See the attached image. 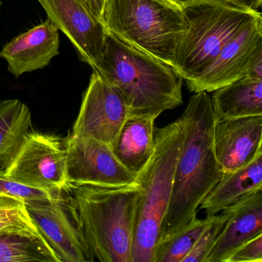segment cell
Segmentation results:
<instances>
[{"instance_id":"6da1fadb","label":"cell","mask_w":262,"mask_h":262,"mask_svg":"<svg viewBox=\"0 0 262 262\" xmlns=\"http://www.w3.org/2000/svg\"><path fill=\"white\" fill-rule=\"evenodd\" d=\"M207 93L200 92L191 96L180 117L183 142L159 240L195 219L198 208L223 174L214 155L215 119L211 98Z\"/></svg>"},{"instance_id":"7a4b0ae2","label":"cell","mask_w":262,"mask_h":262,"mask_svg":"<svg viewBox=\"0 0 262 262\" xmlns=\"http://www.w3.org/2000/svg\"><path fill=\"white\" fill-rule=\"evenodd\" d=\"M93 70L120 92L128 116L155 118L183 103L182 80L168 64L107 31Z\"/></svg>"},{"instance_id":"3957f363","label":"cell","mask_w":262,"mask_h":262,"mask_svg":"<svg viewBox=\"0 0 262 262\" xmlns=\"http://www.w3.org/2000/svg\"><path fill=\"white\" fill-rule=\"evenodd\" d=\"M85 239L95 260L132 262L141 188L71 185Z\"/></svg>"},{"instance_id":"277c9868","label":"cell","mask_w":262,"mask_h":262,"mask_svg":"<svg viewBox=\"0 0 262 262\" xmlns=\"http://www.w3.org/2000/svg\"><path fill=\"white\" fill-rule=\"evenodd\" d=\"M154 139L151 158L136 176L141 194L135 225L132 262H154L183 142L182 119L179 118L155 130Z\"/></svg>"},{"instance_id":"5b68a950","label":"cell","mask_w":262,"mask_h":262,"mask_svg":"<svg viewBox=\"0 0 262 262\" xmlns=\"http://www.w3.org/2000/svg\"><path fill=\"white\" fill-rule=\"evenodd\" d=\"M182 10L186 29L176 47L172 68L188 88L202 78L230 39L261 16L260 12L211 0H195Z\"/></svg>"},{"instance_id":"8992f818","label":"cell","mask_w":262,"mask_h":262,"mask_svg":"<svg viewBox=\"0 0 262 262\" xmlns=\"http://www.w3.org/2000/svg\"><path fill=\"white\" fill-rule=\"evenodd\" d=\"M102 22L116 37L171 67L186 29L182 8L168 0H106Z\"/></svg>"},{"instance_id":"52a82bcc","label":"cell","mask_w":262,"mask_h":262,"mask_svg":"<svg viewBox=\"0 0 262 262\" xmlns=\"http://www.w3.org/2000/svg\"><path fill=\"white\" fill-rule=\"evenodd\" d=\"M66 139L30 131L3 172L26 185L62 194L70 190L66 174Z\"/></svg>"},{"instance_id":"ba28073f","label":"cell","mask_w":262,"mask_h":262,"mask_svg":"<svg viewBox=\"0 0 262 262\" xmlns=\"http://www.w3.org/2000/svg\"><path fill=\"white\" fill-rule=\"evenodd\" d=\"M32 220L61 262H93L73 196L27 204Z\"/></svg>"},{"instance_id":"9c48e42d","label":"cell","mask_w":262,"mask_h":262,"mask_svg":"<svg viewBox=\"0 0 262 262\" xmlns=\"http://www.w3.org/2000/svg\"><path fill=\"white\" fill-rule=\"evenodd\" d=\"M66 174L70 187H122L136 182V174L118 161L110 145L70 134L66 139Z\"/></svg>"},{"instance_id":"30bf717a","label":"cell","mask_w":262,"mask_h":262,"mask_svg":"<svg viewBox=\"0 0 262 262\" xmlns=\"http://www.w3.org/2000/svg\"><path fill=\"white\" fill-rule=\"evenodd\" d=\"M128 116V108L119 90L93 70L71 135L110 145Z\"/></svg>"},{"instance_id":"8fae6325","label":"cell","mask_w":262,"mask_h":262,"mask_svg":"<svg viewBox=\"0 0 262 262\" xmlns=\"http://www.w3.org/2000/svg\"><path fill=\"white\" fill-rule=\"evenodd\" d=\"M58 30L67 36L79 59L94 68L103 54L107 30L81 0H37Z\"/></svg>"},{"instance_id":"7c38bea8","label":"cell","mask_w":262,"mask_h":262,"mask_svg":"<svg viewBox=\"0 0 262 262\" xmlns=\"http://www.w3.org/2000/svg\"><path fill=\"white\" fill-rule=\"evenodd\" d=\"M262 56V16L230 39L205 74L188 88L191 93H212L246 76L253 62Z\"/></svg>"},{"instance_id":"4fadbf2b","label":"cell","mask_w":262,"mask_h":262,"mask_svg":"<svg viewBox=\"0 0 262 262\" xmlns=\"http://www.w3.org/2000/svg\"><path fill=\"white\" fill-rule=\"evenodd\" d=\"M213 145L223 172L248 165L262 152V116L215 119Z\"/></svg>"},{"instance_id":"5bb4252c","label":"cell","mask_w":262,"mask_h":262,"mask_svg":"<svg viewBox=\"0 0 262 262\" xmlns=\"http://www.w3.org/2000/svg\"><path fill=\"white\" fill-rule=\"evenodd\" d=\"M59 33L50 19L20 33L6 44L0 58L7 62V70L17 78L42 70L59 53Z\"/></svg>"},{"instance_id":"9a60e30c","label":"cell","mask_w":262,"mask_h":262,"mask_svg":"<svg viewBox=\"0 0 262 262\" xmlns=\"http://www.w3.org/2000/svg\"><path fill=\"white\" fill-rule=\"evenodd\" d=\"M225 210L228 219L205 262H225L241 245L262 234V189Z\"/></svg>"},{"instance_id":"2e32d148","label":"cell","mask_w":262,"mask_h":262,"mask_svg":"<svg viewBox=\"0 0 262 262\" xmlns=\"http://www.w3.org/2000/svg\"><path fill=\"white\" fill-rule=\"evenodd\" d=\"M262 189V152L231 172H223L219 182L201 203L207 216L214 215Z\"/></svg>"},{"instance_id":"e0dca14e","label":"cell","mask_w":262,"mask_h":262,"mask_svg":"<svg viewBox=\"0 0 262 262\" xmlns=\"http://www.w3.org/2000/svg\"><path fill=\"white\" fill-rule=\"evenodd\" d=\"M156 119L128 116L110 145L118 161L135 174L145 166L152 154Z\"/></svg>"},{"instance_id":"ac0fdd59","label":"cell","mask_w":262,"mask_h":262,"mask_svg":"<svg viewBox=\"0 0 262 262\" xmlns=\"http://www.w3.org/2000/svg\"><path fill=\"white\" fill-rule=\"evenodd\" d=\"M211 101L215 119L262 116V79L245 76L214 90Z\"/></svg>"},{"instance_id":"d6986e66","label":"cell","mask_w":262,"mask_h":262,"mask_svg":"<svg viewBox=\"0 0 262 262\" xmlns=\"http://www.w3.org/2000/svg\"><path fill=\"white\" fill-rule=\"evenodd\" d=\"M32 125L27 104L19 99H0V171L11 163Z\"/></svg>"},{"instance_id":"ffe728a7","label":"cell","mask_w":262,"mask_h":262,"mask_svg":"<svg viewBox=\"0 0 262 262\" xmlns=\"http://www.w3.org/2000/svg\"><path fill=\"white\" fill-rule=\"evenodd\" d=\"M61 262L42 234L0 232V262Z\"/></svg>"},{"instance_id":"44dd1931","label":"cell","mask_w":262,"mask_h":262,"mask_svg":"<svg viewBox=\"0 0 262 262\" xmlns=\"http://www.w3.org/2000/svg\"><path fill=\"white\" fill-rule=\"evenodd\" d=\"M211 216H207L205 219L195 217L185 226L159 240L155 252L154 262L183 261L208 226Z\"/></svg>"},{"instance_id":"7402d4cb","label":"cell","mask_w":262,"mask_h":262,"mask_svg":"<svg viewBox=\"0 0 262 262\" xmlns=\"http://www.w3.org/2000/svg\"><path fill=\"white\" fill-rule=\"evenodd\" d=\"M28 231L41 234L24 202L0 194V232Z\"/></svg>"},{"instance_id":"603a6c76","label":"cell","mask_w":262,"mask_h":262,"mask_svg":"<svg viewBox=\"0 0 262 262\" xmlns=\"http://www.w3.org/2000/svg\"><path fill=\"white\" fill-rule=\"evenodd\" d=\"M0 194L17 199L25 205L31 202L56 200L63 196V194H55L47 190L26 185L8 177L3 171H0Z\"/></svg>"},{"instance_id":"cb8c5ba5","label":"cell","mask_w":262,"mask_h":262,"mask_svg":"<svg viewBox=\"0 0 262 262\" xmlns=\"http://www.w3.org/2000/svg\"><path fill=\"white\" fill-rule=\"evenodd\" d=\"M220 213L211 216L208 226L182 262H205L228 219V214L225 210Z\"/></svg>"},{"instance_id":"d4e9b609","label":"cell","mask_w":262,"mask_h":262,"mask_svg":"<svg viewBox=\"0 0 262 262\" xmlns=\"http://www.w3.org/2000/svg\"><path fill=\"white\" fill-rule=\"evenodd\" d=\"M225 262H262V234L241 245Z\"/></svg>"},{"instance_id":"484cf974","label":"cell","mask_w":262,"mask_h":262,"mask_svg":"<svg viewBox=\"0 0 262 262\" xmlns=\"http://www.w3.org/2000/svg\"><path fill=\"white\" fill-rule=\"evenodd\" d=\"M211 1L224 3V4H229L243 10L253 12H259L258 10L262 4V0H211Z\"/></svg>"},{"instance_id":"4316f807","label":"cell","mask_w":262,"mask_h":262,"mask_svg":"<svg viewBox=\"0 0 262 262\" xmlns=\"http://www.w3.org/2000/svg\"><path fill=\"white\" fill-rule=\"evenodd\" d=\"M88 10L99 20L102 21L106 0H81Z\"/></svg>"},{"instance_id":"83f0119b","label":"cell","mask_w":262,"mask_h":262,"mask_svg":"<svg viewBox=\"0 0 262 262\" xmlns=\"http://www.w3.org/2000/svg\"><path fill=\"white\" fill-rule=\"evenodd\" d=\"M246 76L256 79H262V56H259L250 67Z\"/></svg>"},{"instance_id":"f1b7e54d","label":"cell","mask_w":262,"mask_h":262,"mask_svg":"<svg viewBox=\"0 0 262 262\" xmlns=\"http://www.w3.org/2000/svg\"><path fill=\"white\" fill-rule=\"evenodd\" d=\"M168 1L174 4V5L182 8V7H185V6L188 5V4H191V3L194 2L195 0H168Z\"/></svg>"},{"instance_id":"f546056e","label":"cell","mask_w":262,"mask_h":262,"mask_svg":"<svg viewBox=\"0 0 262 262\" xmlns=\"http://www.w3.org/2000/svg\"><path fill=\"white\" fill-rule=\"evenodd\" d=\"M0 7H1V1H0Z\"/></svg>"}]
</instances>
